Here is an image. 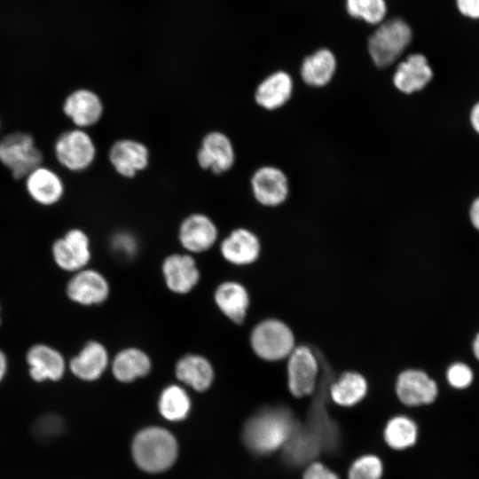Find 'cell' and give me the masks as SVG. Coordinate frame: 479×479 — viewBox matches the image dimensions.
<instances>
[{"instance_id":"6da1fadb","label":"cell","mask_w":479,"mask_h":479,"mask_svg":"<svg viewBox=\"0 0 479 479\" xmlns=\"http://www.w3.org/2000/svg\"><path fill=\"white\" fill-rule=\"evenodd\" d=\"M298 425L289 409L266 408L246 423L243 440L251 451L267 454L283 448Z\"/></svg>"},{"instance_id":"7a4b0ae2","label":"cell","mask_w":479,"mask_h":479,"mask_svg":"<svg viewBox=\"0 0 479 479\" xmlns=\"http://www.w3.org/2000/svg\"><path fill=\"white\" fill-rule=\"evenodd\" d=\"M177 442L167 430L149 428L139 432L132 444L136 463L147 472H161L169 467L176 459Z\"/></svg>"},{"instance_id":"3957f363","label":"cell","mask_w":479,"mask_h":479,"mask_svg":"<svg viewBox=\"0 0 479 479\" xmlns=\"http://www.w3.org/2000/svg\"><path fill=\"white\" fill-rule=\"evenodd\" d=\"M43 161V153L31 134L13 131L0 138V163L14 179H24Z\"/></svg>"},{"instance_id":"277c9868","label":"cell","mask_w":479,"mask_h":479,"mask_svg":"<svg viewBox=\"0 0 479 479\" xmlns=\"http://www.w3.org/2000/svg\"><path fill=\"white\" fill-rule=\"evenodd\" d=\"M249 342L254 353L269 362L287 358L295 348L292 330L277 318H267L256 324L251 331Z\"/></svg>"},{"instance_id":"5b68a950","label":"cell","mask_w":479,"mask_h":479,"mask_svg":"<svg viewBox=\"0 0 479 479\" xmlns=\"http://www.w3.org/2000/svg\"><path fill=\"white\" fill-rule=\"evenodd\" d=\"M56 161L65 169L79 173L94 162L97 148L92 137L86 130L72 128L61 132L53 144Z\"/></svg>"},{"instance_id":"8992f818","label":"cell","mask_w":479,"mask_h":479,"mask_svg":"<svg viewBox=\"0 0 479 479\" xmlns=\"http://www.w3.org/2000/svg\"><path fill=\"white\" fill-rule=\"evenodd\" d=\"M412 29L401 19L387 20L368 40V51L374 64L386 67L394 63L412 41Z\"/></svg>"},{"instance_id":"52a82bcc","label":"cell","mask_w":479,"mask_h":479,"mask_svg":"<svg viewBox=\"0 0 479 479\" xmlns=\"http://www.w3.org/2000/svg\"><path fill=\"white\" fill-rule=\"evenodd\" d=\"M51 257L58 269L69 274L89 267L92 257L89 235L78 227L66 231L52 241Z\"/></svg>"},{"instance_id":"ba28073f","label":"cell","mask_w":479,"mask_h":479,"mask_svg":"<svg viewBox=\"0 0 479 479\" xmlns=\"http://www.w3.org/2000/svg\"><path fill=\"white\" fill-rule=\"evenodd\" d=\"M287 386L295 397L315 393L319 380L320 360L306 345L295 347L287 357Z\"/></svg>"},{"instance_id":"9c48e42d","label":"cell","mask_w":479,"mask_h":479,"mask_svg":"<svg viewBox=\"0 0 479 479\" xmlns=\"http://www.w3.org/2000/svg\"><path fill=\"white\" fill-rule=\"evenodd\" d=\"M24 360L30 379L35 382H57L68 371V359L57 347L47 342L31 344Z\"/></svg>"},{"instance_id":"30bf717a","label":"cell","mask_w":479,"mask_h":479,"mask_svg":"<svg viewBox=\"0 0 479 479\" xmlns=\"http://www.w3.org/2000/svg\"><path fill=\"white\" fill-rule=\"evenodd\" d=\"M65 294L76 305L98 306L108 299L110 285L100 271L87 267L70 274L65 285Z\"/></svg>"},{"instance_id":"8fae6325","label":"cell","mask_w":479,"mask_h":479,"mask_svg":"<svg viewBox=\"0 0 479 479\" xmlns=\"http://www.w3.org/2000/svg\"><path fill=\"white\" fill-rule=\"evenodd\" d=\"M62 112L74 127L86 130L96 125L102 118L104 105L92 90L78 88L65 98Z\"/></svg>"},{"instance_id":"7c38bea8","label":"cell","mask_w":479,"mask_h":479,"mask_svg":"<svg viewBox=\"0 0 479 479\" xmlns=\"http://www.w3.org/2000/svg\"><path fill=\"white\" fill-rule=\"evenodd\" d=\"M218 239V229L207 215L193 213L187 216L178 228V240L189 254H200L210 249Z\"/></svg>"},{"instance_id":"4fadbf2b","label":"cell","mask_w":479,"mask_h":479,"mask_svg":"<svg viewBox=\"0 0 479 479\" xmlns=\"http://www.w3.org/2000/svg\"><path fill=\"white\" fill-rule=\"evenodd\" d=\"M23 180L28 197L39 206H55L65 195L66 186L62 177L43 164L32 170Z\"/></svg>"},{"instance_id":"5bb4252c","label":"cell","mask_w":479,"mask_h":479,"mask_svg":"<svg viewBox=\"0 0 479 479\" xmlns=\"http://www.w3.org/2000/svg\"><path fill=\"white\" fill-rule=\"evenodd\" d=\"M106 347L97 340L87 341L78 352L68 359V371L83 381L98 380L110 366Z\"/></svg>"},{"instance_id":"9a60e30c","label":"cell","mask_w":479,"mask_h":479,"mask_svg":"<svg viewBox=\"0 0 479 479\" xmlns=\"http://www.w3.org/2000/svg\"><path fill=\"white\" fill-rule=\"evenodd\" d=\"M167 288L177 294L190 293L199 283L200 271L191 254H171L161 264Z\"/></svg>"},{"instance_id":"2e32d148","label":"cell","mask_w":479,"mask_h":479,"mask_svg":"<svg viewBox=\"0 0 479 479\" xmlns=\"http://www.w3.org/2000/svg\"><path fill=\"white\" fill-rule=\"evenodd\" d=\"M197 161L200 168L215 174L227 172L235 162V151L231 139L221 131L208 132L201 140Z\"/></svg>"},{"instance_id":"e0dca14e","label":"cell","mask_w":479,"mask_h":479,"mask_svg":"<svg viewBox=\"0 0 479 479\" xmlns=\"http://www.w3.org/2000/svg\"><path fill=\"white\" fill-rule=\"evenodd\" d=\"M108 159L120 176L131 178L148 167L150 153L142 142L123 138L111 145Z\"/></svg>"},{"instance_id":"ac0fdd59","label":"cell","mask_w":479,"mask_h":479,"mask_svg":"<svg viewBox=\"0 0 479 479\" xmlns=\"http://www.w3.org/2000/svg\"><path fill=\"white\" fill-rule=\"evenodd\" d=\"M396 393L404 404L418 406L433 403L438 389L436 381L425 372L408 369L398 375Z\"/></svg>"},{"instance_id":"d6986e66","label":"cell","mask_w":479,"mask_h":479,"mask_svg":"<svg viewBox=\"0 0 479 479\" xmlns=\"http://www.w3.org/2000/svg\"><path fill=\"white\" fill-rule=\"evenodd\" d=\"M255 199L266 207L283 203L288 195V181L279 169L272 166L259 168L251 177Z\"/></svg>"},{"instance_id":"ffe728a7","label":"cell","mask_w":479,"mask_h":479,"mask_svg":"<svg viewBox=\"0 0 479 479\" xmlns=\"http://www.w3.org/2000/svg\"><path fill=\"white\" fill-rule=\"evenodd\" d=\"M222 257L235 266L254 263L261 253V243L255 232L246 228L232 230L220 244Z\"/></svg>"},{"instance_id":"44dd1931","label":"cell","mask_w":479,"mask_h":479,"mask_svg":"<svg viewBox=\"0 0 479 479\" xmlns=\"http://www.w3.org/2000/svg\"><path fill=\"white\" fill-rule=\"evenodd\" d=\"M218 310L232 323L242 324L247 314L250 297L247 288L235 280L221 282L214 291Z\"/></svg>"},{"instance_id":"7402d4cb","label":"cell","mask_w":479,"mask_h":479,"mask_svg":"<svg viewBox=\"0 0 479 479\" xmlns=\"http://www.w3.org/2000/svg\"><path fill=\"white\" fill-rule=\"evenodd\" d=\"M433 77L427 58L420 53L409 55L399 63L393 76L395 87L411 94L424 89Z\"/></svg>"},{"instance_id":"603a6c76","label":"cell","mask_w":479,"mask_h":479,"mask_svg":"<svg viewBox=\"0 0 479 479\" xmlns=\"http://www.w3.org/2000/svg\"><path fill=\"white\" fill-rule=\"evenodd\" d=\"M175 374L185 385L196 391H205L214 381L215 371L206 357L187 353L177 361Z\"/></svg>"},{"instance_id":"cb8c5ba5","label":"cell","mask_w":479,"mask_h":479,"mask_svg":"<svg viewBox=\"0 0 479 479\" xmlns=\"http://www.w3.org/2000/svg\"><path fill=\"white\" fill-rule=\"evenodd\" d=\"M152 365L149 355L137 347L121 349L110 362L114 377L123 383L146 376L151 372Z\"/></svg>"},{"instance_id":"d4e9b609","label":"cell","mask_w":479,"mask_h":479,"mask_svg":"<svg viewBox=\"0 0 479 479\" xmlns=\"http://www.w3.org/2000/svg\"><path fill=\"white\" fill-rule=\"evenodd\" d=\"M292 91L291 76L284 71H278L260 82L255 90V99L263 108L275 110L289 100Z\"/></svg>"},{"instance_id":"484cf974","label":"cell","mask_w":479,"mask_h":479,"mask_svg":"<svg viewBox=\"0 0 479 479\" xmlns=\"http://www.w3.org/2000/svg\"><path fill=\"white\" fill-rule=\"evenodd\" d=\"M315 398L309 412L305 427L319 441L323 451H333L339 444V431L325 407L323 389Z\"/></svg>"},{"instance_id":"4316f807","label":"cell","mask_w":479,"mask_h":479,"mask_svg":"<svg viewBox=\"0 0 479 479\" xmlns=\"http://www.w3.org/2000/svg\"><path fill=\"white\" fill-rule=\"evenodd\" d=\"M282 449L287 462L294 466L310 463L323 451L317 437L300 423Z\"/></svg>"},{"instance_id":"83f0119b","label":"cell","mask_w":479,"mask_h":479,"mask_svg":"<svg viewBox=\"0 0 479 479\" xmlns=\"http://www.w3.org/2000/svg\"><path fill=\"white\" fill-rule=\"evenodd\" d=\"M368 390L365 378L357 372H345L328 384L332 401L342 407H350L364 399Z\"/></svg>"},{"instance_id":"f1b7e54d","label":"cell","mask_w":479,"mask_h":479,"mask_svg":"<svg viewBox=\"0 0 479 479\" xmlns=\"http://www.w3.org/2000/svg\"><path fill=\"white\" fill-rule=\"evenodd\" d=\"M336 69L334 53L327 49H320L306 57L301 67V76L305 83L313 87H322L333 78Z\"/></svg>"},{"instance_id":"f546056e","label":"cell","mask_w":479,"mask_h":479,"mask_svg":"<svg viewBox=\"0 0 479 479\" xmlns=\"http://www.w3.org/2000/svg\"><path fill=\"white\" fill-rule=\"evenodd\" d=\"M385 443L393 450L402 451L412 447L418 437L416 423L409 417L398 415L391 418L383 431Z\"/></svg>"},{"instance_id":"4dcf8cb0","label":"cell","mask_w":479,"mask_h":479,"mask_svg":"<svg viewBox=\"0 0 479 479\" xmlns=\"http://www.w3.org/2000/svg\"><path fill=\"white\" fill-rule=\"evenodd\" d=\"M158 405L165 419L177 421L186 417L191 408V400L184 388L172 384L162 390Z\"/></svg>"},{"instance_id":"1f68e13d","label":"cell","mask_w":479,"mask_h":479,"mask_svg":"<svg viewBox=\"0 0 479 479\" xmlns=\"http://www.w3.org/2000/svg\"><path fill=\"white\" fill-rule=\"evenodd\" d=\"M346 9L354 18L369 24H380L387 13L385 0H346Z\"/></svg>"},{"instance_id":"d6a6232c","label":"cell","mask_w":479,"mask_h":479,"mask_svg":"<svg viewBox=\"0 0 479 479\" xmlns=\"http://www.w3.org/2000/svg\"><path fill=\"white\" fill-rule=\"evenodd\" d=\"M382 475L381 459L373 454H365L353 461L349 468L348 479H381Z\"/></svg>"},{"instance_id":"836d02e7","label":"cell","mask_w":479,"mask_h":479,"mask_svg":"<svg viewBox=\"0 0 479 479\" xmlns=\"http://www.w3.org/2000/svg\"><path fill=\"white\" fill-rule=\"evenodd\" d=\"M113 251L123 258H132L137 252V239L130 233L121 232L112 238Z\"/></svg>"},{"instance_id":"e575fe53","label":"cell","mask_w":479,"mask_h":479,"mask_svg":"<svg viewBox=\"0 0 479 479\" xmlns=\"http://www.w3.org/2000/svg\"><path fill=\"white\" fill-rule=\"evenodd\" d=\"M446 377L449 384L456 389H465L473 381L471 368L463 363H454L447 370Z\"/></svg>"},{"instance_id":"d590c367","label":"cell","mask_w":479,"mask_h":479,"mask_svg":"<svg viewBox=\"0 0 479 479\" xmlns=\"http://www.w3.org/2000/svg\"><path fill=\"white\" fill-rule=\"evenodd\" d=\"M302 479H340L336 473L329 469L323 463L311 461L306 467Z\"/></svg>"},{"instance_id":"8d00e7d4","label":"cell","mask_w":479,"mask_h":479,"mask_svg":"<svg viewBox=\"0 0 479 479\" xmlns=\"http://www.w3.org/2000/svg\"><path fill=\"white\" fill-rule=\"evenodd\" d=\"M459 11L465 16L479 18V0H457Z\"/></svg>"},{"instance_id":"74e56055","label":"cell","mask_w":479,"mask_h":479,"mask_svg":"<svg viewBox=\"0 0 479 479\" xmlns=\"http://www.w3.org/2000/svg\"><path fill=\"white\" fill-rule=\"evenodd\" d=\"M10 368V359L2 348H0V383L5 379Z\"/></svg>"},{"instance_id":"f35d334b","label":"cell","mask_w":479,"mask_h":479,"mask_svg":"<svg viewBox=\"0 0 479 479\" xmlns=\"http://www.w3.org/2000/svg\"><path fill=\"white\" fill-rule=\"evenodd\" d=\"M469 217L473 226L479 231V197L473 201L470 207Z\"/></svg>"},{"instance_id":"ab89813d","label":"cell","mask_w":479,"mask_h":479,"mask_svg":"<svg viewBox=\"0 0 479 479\" xmlns=\"http://www.w3.org/2000/svg\"><path fill=\"white\" fill-rule=\"evenodd\" d=\"M470 122L473 129L479 134V102L475 103L471 109Z\"/></svg>"},{"instance_id":"60d3db41","label":"cell","mask_w":479,"mask_h":479,"mask_svg":"<svg viewBox=\"0 0 479 479\" xmlns=\"http://www.w3.org/2000/svg\"><path fill=\"white\" fill-rule=\"evenodd\" d=\"M472 347L475 357L479 360V333L476 334Z\"/></svg>"},{"instance_id":"b9f144b4","label":"cell","mask_w":479,"mask_h":479,"mask_svg":"<svg viewBox=\"0 0 479 479\" xmlns=\"http://www.w3.org/2000/svg\"><path fill=\"white\" fill-rule=\"evenodd\" d=\"M2 323H3V314H2V306L0 303V327L2 326Z\"/></svg>"},{"instance_id":"7bdbcfd3","label":"cell","mask_w":479,"mask_h":479,"mask_svg":"<svg viewBox=\"0 0 479 479\" xmlns=\"http://www.w3.org/2000/svg\"><path fill=\"white\" fill-rule=\"evenodd\" d=\"M0 130H1V122H0Z\"/></svg>"}]
</instances>
